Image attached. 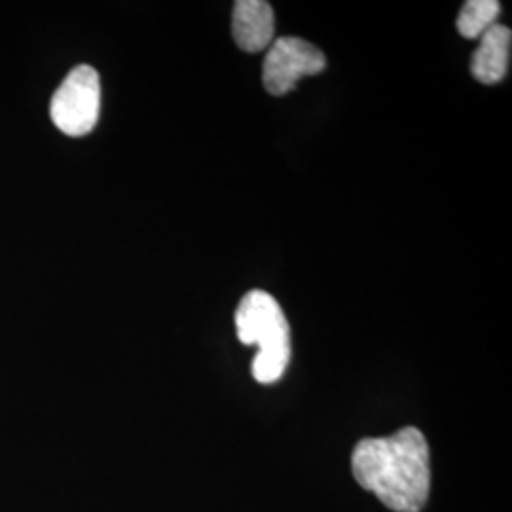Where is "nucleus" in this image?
Segmentation results:
<instances>
[{
    "mask_svg": "<svg viewBox=\"0 0 512 512\" xmlns=\"http://www.w3.org/2000/svg\"><path fill=\"white\" fill-rule=\"evenodd\" d=\"M236 329L241 344L256 346L253 376L258 384L279 382L291 361V329L272 294L251 291L239 302Z\"/></svg>",
    "mask_w": 512,
    "mask_h": 512,
    "instance_id": "2",
    "label": "nucleus"
},
{
    "mask_svg": "<svg viewBox=\"0 0 512 512\" xmlns=\"http://www.w3.org/2000/svg\"><path fill=\"white\" fill-rule=\"evenodd\" d=\"M325 67V54L308 40L275 38L262 65V82L272 95H285L293 92L302 76L323 73Z\"/></svg>",
    "mask_w": 512,
    "mask_h": 512,
    "instance_id": "4",
    "label": "nucleus"
},
{
    "mask_svg": "<svg viewBox=\"0 0 512 512\" xmlns=\"http://www.w3.org/2000/svg\"><path fill=\"white\" fill-rule=\"evenodd\" d=\"M232 35L247 54L268 50L275 38L274 10L266 0H238L234 4Z\"/></svg>",
    "mask_w": 512,
    "mask_h": 512,
    "instance_id": "5",
    "label": "nucleus"
},
{
    "mask_svg": "<svg viewBox=\"0 0 512 512\" xmlns=\"http://www.w3.org/2000/svg\"><path fill=\"white\" fill-rule=\"evenodd\" d=\"M501 4L497 0H469L458 16L459 35L469 40L480 38L497 23Z\"/></svg>",
    "mask_w": 512,
    "mask_h": 512,
    "instance_id": "7",
    "label": "nucleus"
},
{
    "mask_svg": "<svg viewBox=\"0 0 512 512\" xmlns=\"http://www.w3.org/2000/svg\"><path fill=\"white\" fill-rule=\"evenodd\" d=\"M351 471L359 486L391 511L420 512L427 503L429 446L416 427H404L384 439L361 440L351 456Z\"/></svg>",
    "mask_w": 512,
    "mask_h": 512,
    "instance_id": "1",
    "label": "nucleus"
},
{
    "mask_svg": "<svg viewBox=\"0 0 512 512\" xmlns=\"http://www.w3.org/2000/svg\"><path fill=\"white\" fill-rule=\"evenodd\" d=\"M511 48V29L495 23L480 37V44L471 59V74L482 84L501 82L509 73Z\"/></svg>",
    "mask_w": 512,
    "mask_h": 512,
    "instance_id": "6",
    "label": "nucleus"
},
{
    "mask_svg": "<svg viewBox=\"0 0 512 512\" xmlns=\"http://www.w3.org/2000/svg\"><path fill=\"white\" fill-rule=\"evenodd\" d=\"M101 110V80L90 65H80L67 74L52 99L55 126L71 137L88 135Z\"/></svg>",
    "mask_w": 512,
    "mask_h": 512,
    "instance_id": "3",
    "label": "nucleus"
}]
</instances>
